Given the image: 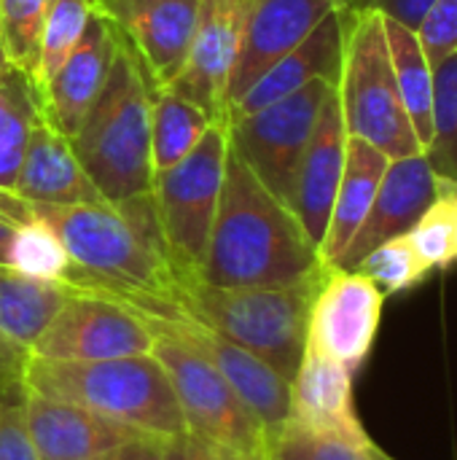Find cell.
Wrapping results in <instances>:
<instances>
[{"label":"cell","mask_w":457,"mask_h":460,"mask_svg":"<svg viewBox=\"0 0 457 460\" xmlns=\"http://www.w3.org/2000/svg\"><path fill=\"white\" fill-rule=\"evenodd\" d=\"M8 70H11V62H8V57H5V49H3V43H0V78H3Z\"/></svg>","instance_id":"cell-40"},{"label":"cell","mask_w":457,"mask_h":460,"mask_svg":"<svg viewBox=\"0 0 457 460\" xmlns=\"http://www.w3.org/2000/svg\"><path fill=\"white\" fill-rule=\"evenodd\" d=\"M151 350L154 334L135 310L89 291H73L30 348L51 361H102Z\"/></svg>","instance_id":"cell-9"},{"label":"cell","mask_w":457,"mask_h":460,"mask_svg":"<svg viewBox=\"0 0 457 460\" xmlns=\"http://www.w3.org/2000/svg\"><path fill=\"white\" fill-rule=\"evenodd\" d=\"M323 270L326 264L299 218L229 143L224 189L199 280L221 288L291 286Z\"/></svg>","instance_id":"cell-1"},{"label":"cell","mask_w":457,"mask_h":460,"mask_svg":"<svg viewBox=\"0 0 457 460\" xmlns=\"http://www.w3.org/2000/svg\"><path fill=\"white\" fill-rule=\"evenodd\" d=\"M151 334V353L167 372L189 434L253 458H264L267 434L224 375L189 342L164 332Z\"/></svg>","instance_id":"cell-7"},{"label":"cell","mask_w":457,"mask_h":460,"mask_svg":"<svg viewBox=\"0 0 457 460\" xmlns=\"http://www.w3.org/2000/svg\"><path fill=\"white\" fill-rule=\"evenodd\" d=\"M444 183H447V189H450V194H453V199H455V208H457V181H450V178H442Z\"/></svg>","instance_id":"cell-41"},{"label":"cell","mask_w":457,"mask_h":460,"mask_svg":"<svg viewBox=\"0 0 457 460\" xmlns=\"http://www.w3.org/2000/svg\"><path fill=\"white\" fill-rule=\"evenodd\" d=\"M70 294V286L0 264V337L30 350Z\"/></svg>","instance_id":"cell-23"},{"label":"cell","mask_w":457,"mask_h":460,"mask_svg":"<svg viewBox=\"0 0 457 460\" xmlns=\"http://www.w3.org/2000/svg\"><path fill=\"white\" fill-rule=\"evenodd\" d=\"M154 86L119 35L110 73L70 146L105 202L145 197L154 189L151 108Z\"/></svg>","instance_id":"cell-3"},{"label":"cell","mask_w":457,"mask_h":460,"mask_svg":"<svg viewBox=\"0 0 457 460\" xmlns=\"http://www.w3.org/2000/svg\"><path fill=\"white\" fill-rule=\"evenodd\" d=\"M436 199V172L431 170L426 154H412L401 159H391L388 170L380 181L372 210L339 259V270H356V264L374 251L380 243L407 234L420 216Z\"/></svg>","instance_id":"cell-17"},{"label":"cell","mask_w":457,"mask_h":460,"mask_svg":"<svg viewBox=\"0 0 457 460\" xmlns=\"http://www.w3.org/2000/svg\"><path fill=\"white\" fill-rule=\"evenodd\" d=\"M423 154L436 178L457 181V54L434 67L431 140Z\"/></svg>","instance_id":"cell-27"},{"label":"cell","mask_w":457,"mask_h":460,"mask_svg":"<svg viewBox=\"0 0 457 460\" xmlns=\"http://www.w3.org/2000/svg\"><path fill=\"white\" fill-rule=\"evenodd\" d=\"M288 420L318 434H334L361 445L372 442L356 412L353 372L310 345H304L299 369L291 380Z\"/></svg>","instance_id":"cell-20"},{"label":"cell","mask_w":457,"mask_h":460,"mask_svg":"<svg viewBox=\"0 0 457 460\" xmlns=\"http://www.w3.org/2000/svg\"><path fill=\"white\" fill-rule=\"evenodd\" d=\"M22 415L40 460H105L124 442L143 437L78 404L22 394Z\"/></svg>","instance_id":"cell-18"},{"label":"cell","mask_w":457,"mask_h":460,"mask_svg":"<svg viewBox=\"0 0 457 460\" xmlns=\"http://www.w3.org/2000/svg\"><path fill=\"white\" fill-rule=\"evenodd\" d=\"M382 307L385 294L366 275L329 267L310 307L307 345L356 375L374 348Z\"/></svg>","instance_id":"cell-10"},{"label":"cell","mask_w":457,"mask_h":460,"mask_svg":"<svg viewBox=\"0 0 457 460\" xmlns=\"http://www.w3.org/2000/svg\"><path fill=\"white\" fill-rule=\"evenodd\" d=\"M253 0H202L186 62L170 92L202 108L213 124L229 121V84Z\"/></svg>","instance_id":"cell-11"},{"label":"cell","mask_w":457,"mask_h":460,"mask_svg":"<svg viewBox=\"0 0 457 460\" xmlns=\"http://www.w3.org/2000/svg\"><path fill=\"white\" fill-rule=\"evenodd\" d=\"M407 234L431 272L457 264V208L442 178H436V199Z\"/></svg>","instance_id":"cell-30"},{"label":"cell","mask_w":457,"mask_h":460,"mask_svg":"<svg viewBox=\"0 0 457 460\" xmlns=\"http://www.w3.org/2000/svg\"><path fill=\"white\" fill-rule=\"evenodd\" d=\"M326 270L291 286L221 288L186 278L175 305L180 315L256 353L291 383L307 345L310 307Z\"/></svg>","instance_id":"cell-4"},{"label":"cell","mask_w":457,"mask_h":460,"mask_svg":"<svg viewBox=\"0 0 457 460\" xmlns=\"http://www.w3.org/2000/svg\"><path fill=\"white\" fill-rule=\"evenodd\" d=\"M92 11L94 8L89 0H51L43 30H40V40H38V62L32 73L35 94L67 59V54L78 46L92 19Z\"/></svg>","instance_id":"cell-28"},{"label":"cell","mask_w":457,"mask_h":460,"mask_svg":"<svg viewBox=\"0 0 457 460\" xmlns=\"http://www.w3.org/2000/svg\"><path fill=\"white\" fill-rule=\"evenodd\" d=\"M431 3L434 0H345V8H372V11H380L382 16L415 30Z\"/></svg>","instance_id":"cell-37"},{"label":"cell","mask_w":457,"mask_h":460,"mask_svg":"<svg viewBox=\"0 0 457 460\" xmlns=\"http://www.w3.org/2000/svg\"><path fill=\"white\" fill-rule=\"evenodd\" d=\"M11 267L30 278L65 286V280L73 270V261H70L65 245L59 243V237L54 234V229L46 226L43 221L32 218V221L16 226Z\"/></svg>","instance_id":"cell-33"},{"label":"cell","mask_w":457,"mask_h":460,"mask_svg":"<svg viewBox=\"0 0 457 460\" xmlns=\"http://www.w3.org/2000/svg\"><path fill=\"white\" fill-rule=\"evenodd\" d=\"M13 237H16V224L0 218V264L11 267V251H13Z\"/></svg>","instance_id":"cell-39"},{"label":"cell","mask_w":457,"mask_h":460,"mask_svg":"<svg viewBox=\"0 0 457 460\" xmlns=\"http://www.w3.org/2000/svg\"><path fill=\"white\" fill-rule=\"evenodd\" d=\"M164 460H264L221 447L215 442L199 439L194 434H183L178 439L164 442Z\"/></svg>","instance_id":"cell-36"},{"label":"cell","mask_w":457,"mask_h":460,"mask_svg":"<svg viewBox=\"0 0 457 460\" xmlns=\"http://www.w3.org/2000/svg\"><path fill=\"white\" fill-rule=\"evenodd\" d=\"M226 154L229 121H218L186 159L154 178L156 218L183 280L199 278L224 189Z\"/></svg>","instance_id":"cell-6"},{"label":"cell","mask_w":457,"mask_h":460,"mask_svg":"<svg viewBox=\"0 0 457 460\" xmlns=\"http://www.w3.org/2000/svg\"><path fill=\"white\" fill-rule=\"evenodd\" d=\"M213 127L210 116L189 102L186 97L156 89L154 92V108H151V156H154V178L170 167H175L180 159H186L199 140Z\"/></svg>","instance_id":"cell-25"},{"label":"cell","mask_w":457,"mask_h":460,"mask_svg":"<svg viewBox=\"0 0 457 460\" xmlns=\"http://www.w3.org/2000/svg\"><path fill=\"white\" fill-rule=\"evenodd\" d=\"M385 35H388V49H391V62H393V75H396L401 102H404L412 129L420 140V148H426L431 140L434 67H431L428 57L423 54L415 30L385 16Z\"/></svg>","instance_id":"cell-24"},{"label":"cell","mask_w":457,"mask_h":460,"mask_svg":"<svg viewBox=\"0 0 457 460\" xmlns=\"http://www.w3.org/2000/svg\"><path fill=\"white\" fill-rule=\"evenodd\" d=\"M356 270L366 275L385 296L412 291L431 275L428 264L417 256L409 234H399L380 243L356 264Z\"/></svg>","instance_id":"cell-31"},{"label":"cell","mask_w":457,"mask_h":460,"mask_svg":"<svg viewBox=\"0 0 457 460\" xmlns=\"http://www.w3.org/2000/svg\"><path fill=\"white\" fill-rule=\"evenodd\" d=\"M388 156L369 146L366 140L347 137V156H345V170L342 181L331 205V218L326 237L321 243V261L326 267H337L358 229L364 226L372 202L377 197L380 181L388 170Z\"/></svg>","instance_id":"cell-22"},{"label":"cell","mask_w":457,"mask_h":460,"mask_svg":"<svg viewBox=\"0 0 457 460\" xmlns=\"http://www.w3.org/2000/svg\"><path fill=\"white\" fill-rule=\"evenodd\" d=\"M151 332L172 334L191 348H197L232 385V391L240 396V402L253 412V418L261 423L264 434L272 437L288 423L291 415V383L277 375L264 358L256 353L240 348L237 342L221 337L218 332L186 318H156V315H140Z\"/></svg>","instance_id":"cell-12"},{"label":"cell","mask_w":457,"mask_h":460,"mask_svg":"<svg viewBox=\"0 0 457 460\" xmlns=\"http://www.w3.org/2000/svg\"><path fill=\"white\" fill-rule=\"evenodd\" d=\"M345 46L337 100L350 137L366 140L388 159L420 154V140L401 102L385 16L372 8H342Z\"/></svg>","instance_id":"cell-5"},{"label":"cell","mask_w":457,"mask_h":460,"mask_svg":"<svg viewBox=\"0 0 457 460\" xmlns=\"http://www.w3.org/2000/svg\"><path fill=\"white\" fill-rule=\"evenodd\" d=\"M347 137L350 135L345 129L337 89H334L329 94V100L318 116L315 132L302 154V162H299L296 178H294L291 202H288L291 213L299 218L302 229L315 243L318 253H321V243L329 229L331 205H334V197H337V189L342 181Z\"/></svg>","instance_id":"cell-16"},{"label":"cell","mask_w":457,"mask_h":460,"mask_svg":"<svg viewBox=\"0 0 457 460\" xmlns=\"http://www.w3.org/2000/svg\"><path fill=\"white\" fill-rule=\"evenodd\" d=\"M345 0H253L229 84V108L286 51L299 46Z\"/></svg>","instance_id":"cell-15"},{"label":"cell","mask_w":457,"mask_h":460,"mask_svg":"<svg viewBox=\"0 0 457 460\" xmlns=\"http://www.w3.org/2000/svg\"><path fill=\"white\" fill-rule=\"evenodd\" d=\"M38 94L32 81L11 67L0 78V189L13 191L30 132L38 119Z\"/></svg>","instance_id":"cell-26"},{"label":"cell","mask_w":457,"mask_h":460,"mask_svg":"<svg viewBox=\"0 0 457 460\" xmlns=\"http://www.w3.org/2000/svg\"><path fill=\"white\" fill-rule=\"evenodd\" d=\"M334 89L337 86L329 81H312L256 113L229 119L232 148L250 167V172L286 205L291 202L302 154Z\"/></svg>","instance_id":"cell-8"},{"label":"cell","mask_w":457,"mask_h":460,"mask_svg":"<svg viewBox=\"0 0 457 460\" xmlns=\"http://www.w3.org/2000/svg\"><path fill=\"white\" fill-rule=\"evenodd\" d=\"M382 456L374 442L361 445L345 437L318 434L291 420L267 437L264 445V460H382Z\"/></svg>","instance_id":"cell-29"},{"label":"cell","mask_w":457,"mask_h":460,"mask_svg":"<svg viewBox=\"0 0 457 460\" xmlns=\"http://www.w3.org/2000/svg\"><path fill=\"white\" fill-rule=\"evenodd\" d=\"M22 388L78 404L159 442L189 434L167 372L154 353L102 361H51L27 353Z\"/></svg>","instance_id":"cell-2"},{"label":"cell","mask_w":457,"mask_h":460,"mask_svg":"<svg viewBox=\"0 0 457 460\" xmlns=\"http://www.w3.org/2000/svg\"><path fill=\"white\" fill-rule=\"evenodd\" d=\"M119 49V30L97 11L83 30L78 46L57 67V73L38 89L40 116L67 140L78 132L89 108L94 105L113 57Z\"/></svg>","instance_id":"cell-14"},{"label":"cell","mask_w":457,"mask_h":460,"mask_svg":"<svg viewBox=\"0 0 457 460\" xmlns=\"http://www.w3.org/2000/svg\"><path fill=\"white\" fill-rule=\"evenodd\" d=\"M0 460H40L22 415V396L11 402L0 394Z\"/></svg>","instance_id":"cell-35"},{"label":"cell","mask_w":457,"mask_h":460,"mask_svg":"<svg viewBox=\"0 0 457 460\" xmlns=\"http://www.w3.org/2000/svg\"><path fill=\"white\" fill-rule=\"evenodd\" d=\"M105 460H164V442L151 437H135L116 447Z\"/></svg>","instance_id":"cell-38"},{"label":"cell","mask_w":457,"mask_h":460,"mask_svg":"<svg viewBox=\"0 0 457 460\" xmlns=\"http://www.w3.org/2000/svg\"><path fill=\"white\" fill-rule=\"evenodd\" d=\"M51 0H0V43L11 67L32 81L38 40Z\"/></svg>","instance_id":"cell-32"},{"label":"cell","mask_w":457,"mask_h":460,"mask_svg":"<svg viewBox=\"0 0 457 460\" xmlns=\"http://www.w3.org/2000/svg\"><path fill=\"white\" fill-rule=\"evenodd\" d=\"M102 13L140 59L154 89H167L180 73L202 0H97Z\"/></svg>","instance_id":"cell-13"},{"label":"cell","mask_w":457,"mask_h":460,"mask_svg":"<svg viewBox=\"0 0 457 460\" xmlns=\"http://www.w3.org/2000/svg\"><path fill=\"white\" fill-rule=\"evenodd\" d=\"M89 3H92V5H94V3H97V0H89Z\"/></svg>","instance_id":"cell-43"},{"label":"cell","mask_w":457,"mask_h":460,"mask_svg":"<svg viewBox=\"0 0 457 460\" xmlns=\"http://www.w3.org/2000/svg\"><path fill=\"white\" fill-rule=\"evenodd\" d=\"M13 194L40 205L105 202L92 178L86 175L83 164L78 162L70 140L59 135L40 113L30 132Z\"/></svg>","instance_id":"cell-21"},{"label":"cell","mask_w":457,"mask_h":460,"mask_svg":"<svg viewBox=\"0 0 457 460\" xmlns=\"http://www.w3.org/2000/svg\"><path fill=\"white\" fill-rule=\"evenodd\" d=\"M431 67L457 54V0H434L415 27Z\"/></svg>","instance_id":"cell-34"},{"label":"cell","mask_w":457,"mask_h":460,"mask_svg":"<svg viewBox=\"0 0 457 460\" xmlns=\"http://www.w3.org/2000/svg\"><path fill=\"white\" fill-rule=\"evenodd\" d=\"M345 46V16L342 8L331 11L299 46L275 59L229 108V119L256 113L312 81H329L337 86Z\"/></svg>","instance_id":"cell-19"},{"label":"cell","mask_w":457,"mask_h":460,"mask_svg":"<svg viewBox=\"0 0 457 460\" xmlns=\"http://www.w3.org/2000/svg\"><path fill=\"white\" fill-rule=\"evenodd\" d=\"M382 460H393V458H391V456H382Z\"/></svg>","instance_id":"cell-42"}]
</instances>
